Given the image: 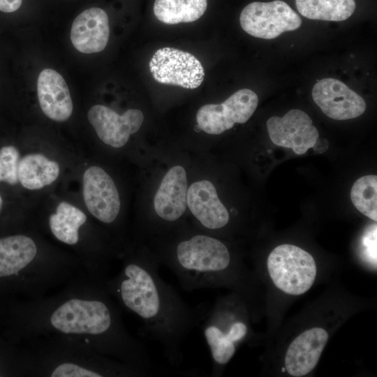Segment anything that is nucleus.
I'll return each instance as SVG.
<instances>
[{
	"instance_id": "22",
	"label": "nucleus",
	"mask_w": 377,
	"mask_h": 377,
	"mask_svg": "<svg viewBox=\"0 0 377 377\" xmlns=\"http://www.w3.org/2000/svg\"><path fill=\"white\" fill-rule=\"evenodd\" d=\"M356 209L371 220L377 221V176L365 175L357 179L350 191Z\"/></svg>"
},
{
	"instance_id": "21",
	"label": "nucleus",
	"mask_w": 377,
	"mask_h": 377,
	"mask_svg": "<svg viewBox=\"0 0 377 377\" xmlns=\"http://www.w3.org/2000/svg\"><path fill=\"white\" fill-rule=\"evenodd\" d=\"M298 12L311 20L343 21L356 7L355 0H295Z\"/></svg>"
},
{
	"instance_id": "10",
	"label": "nucleus",
	"mask_w": 377,
	"mask_h": 377,
	"mask_svg": "<svg viewBox=\"0 0 377 377\" xmlns=\"http://www.w3.org/2000/svg\"><path fill=\"white\" fill-rule=\"evenodd\" d=\"M312 98L325 115L335 120L357 118L366 110L364 100L334 78L318 81L313 87Z\"/></svg>"
},
{
	"instance_id": "13",
	"label": "nucleus",
	"mask_w": 377,
	"mask_h": 377,
	"mask_svg": "<svg viewBox=\"0 0 377 377\" xmlns=\"http://www.w3.org/2000/svg\"><path fill=\"white\" fill-rule=\"evenodd\" d=\"M187 206L205 230L215 231L226 227L230 221L228 209L218 197L212 182L203 179L188 188Z\"/></svg>"
},
{
	"instance_id": "1",
	"label": "nucleus",
	"mask_w": 377,
	"mask_h": 377,
	"mask_svg": "<svg viewBox=\"0 0 377 377\" xmlns=\"http://www.w3.org/2000/svg\"><path fill=\"white\" fill-rule=\"evenodd\" d=\"M120 273L105 288L142 322L145 336L156 341L169 363L183 361L184 338L199 323L200 313L191 308L158 274L160 263L150 249L129 254Z\"/></svg>"
},
{
	"instance_id": "17",
	"label": "nucleus",
	"mask_w": 377,
	"mask_h": 377,
	"mask_svg": "<svg viewBox=\"0 0 377 377\" xmlns=\"http://www.w3.org/2000/svg\"><path fill=\"white\" fill-rule=\"evenodd\" d=\"M38 253L35 242L29 237L16 235L0 239V278L18 275L32 269Z\"/></svg>"
},
{
	"instance_id": "25",
	"label": "nucleus",
	"mask_w": 377,
	"mask_h": 377,
	"mask_svg": "<svg viewBox=\"0 0 377 377\" xmlns=\"http://www.w3.org/2000/svg\"><path fill=\"white\" fill-rule=\"evenodd\" d=\"M365 256L373 264H376V225H372L362 239Z\"/></svg>"
},
{
	"instance_id": "26",
	"label": "nucleus",
	"mask_w": 377,
	"mask_h": 377,
	"mask_svg": "<svg viewBox=\"0 0 377 377\" xmlns=\"http://www.w3.org/2000/svg\"><path fill=\"white\" fill-rule=\"evenodd\" d=\"M22 0H0V11L13 13L20 8Z\"/></svg>"
},
{
	"instance_id": "2",
	"label": "nucleus",
	"mask_w": 377,
	"mask_h": 377,
	"mask_svg": "<svg viewBox=\"0 0 377 377\" xmlns=\"http://www.w3.org/2000/svg\"><path fill=\"white\" fill-rule=\"evenodd\" d=\"M168 240L154 243L151 251L160 265L176 275L186 291L214 287L226 281L232 258L222 241L200 232H181L173 241Z\"/></svg>"
},
{
	"instance_id": "8",
	"label": "nucleus",
	"mask_w": 377,
	"mask_h": 377,
	"mask_svg": "<svg viewBox=\"0 0 377 377\" xmlns=\"http://www.w3.org/2000/svg\"><path fill=\"white\" fill-rule=\"evenodd\" d=\"M267 128L272 142L277 146L292 149L299 155L313 148L319 138L317 128L304 111L289 110L283 117H271Z\"/></svg>"
},
{
	"instance_id": "18",
	"label": "nucleus",
	"mask_w": 377,
	"mask_h": 377,
	"mask_svg": "<svg viewBox=\"0 0 377 377\" xmlns=\"http://www.w3.org/2000/svg\"><path fill=\"white\" fill-rule=\"evenodd\" d=\"M59 172L56 161L40 154H31L20 160L18 179L25 188L37 190L53 183Z\"/></svg>"
},
{
	"instance_id": "19",
	"label": "nucleus",
	"mask_w": 377,
	"mask_h": 377,
	"mask_svg": "<svg viewBox=\"0 0 377 377\" xmlns=\"http://www.w3.org/2000/svg\"><path fill=\"white\" fill-rule=\"evenodd\" d=\"M86 221L87 216L82 211L64 201L57 205L56 212L50 215L49 226L59 241L75 245L80 239L79 230Z\"/></svg>"
},
{
	"instance_id": "5",
	"label": "nucleus",
	"mask_w": 377,
	"mask_h": 377,
	"mask_svg": "<svg viewBox=\"0 0 377 377\" xmlns=\"http://www.w3.org/2000/svg\"><path fill=\"white\" fill-rule=\"evenodd\" d=\"M242 29L249 35L263 39H273L285 31L297 29L302 20L286 2L255 1L244 8L239 16Z\"/></svg>"
},
{
	"instance_id": "23",
	"label": "nucleus",
	"mask_w": 377,
	"mask_h": 377,
	"mask_svg": "<svg viewBox=\"0 0 377 377\" xmlns=\"http://www.w3.org/2000/svg\"><path fill=\"white\" fill-rule=\"evenodd\" d=\"M52 377H102L112 376L108 370L81 363L64 362L56 365L49 373Z\"/></svg>"
},
{
	"instance_id": "16",
	"label": "nucleus",
	"mask_w": 377,
	"mask_h": 377,
	"mask_svg": "<svg viewBox=\"0 0 377 377\" xmlns=\"http://www.w3.org/2000/svg\"><path fill=\"white\" fill-rule=\"evenodd\" d=\"M37 93L40 108L50 119L56 121L67 120L73 105L68 85L55 70H43L38 77Z\"/></svg>"
},
{
	"instance_id": "15",
	"label": "nucleus",
	"mask_w": 377,
	"mask_h": 377,
	"mask_svg": "<svg viewBox=\"0 0 377 377\" xmlns=\"http://www.w3.org/2000/svg\"><path fill=\"white\" fill-rule=\"evenodd\" d=\"M328 338L326 330L320 327L306 330L296 337L285 357L288 373L295 377L310 373L316 366Z\"/></svg>"
},
{
	"instance_id": "24",
	"label": "nucleus",
	"mask_w": 377,
	"mask_h": 377,
	"mask_svg": "<svg viewBox=\"0 0 377 377\" xmlns=\"http://www.w3.org/2000/svg\"><path fill=\"white\" fill-rule=\"evenodd\" d=\"M20 153L14 146L0 149V181L14 185L18 183Z\"/></svg>"
},
{
	"instance_id": "4",
	"label": "nucleus",
	"mask_w": 377,
	"mask_h": 377,
	"mask_svg": "<svg viewBox=\"0 0 377 377\" xmlns=\"http://www.w3.org/2000/svg\"><path fill=\"white\" fill-rule=\"evenodd\" d=\"M202 331L212 358L213 374H216L233 357L237 344L246 337L248 326L221 301L205 315Z\"/></svg>"
},
{
	"instance_id": "12",
	"label": "nucleus",
	"mask_w": 377,
	"mask_h": 377,
	"mask_svg": "<svg viewBox=\"0 0 377 377\" xmlns=\"http://www.w3.org/2000/svg\"><path fill=\"white\" fill-rule=\"evenodd\" d=\"M188 182L186 170L179 165L163 176L154 198V209L163 223L177 222L187 207Z\"/></svg>"
},
{
	"instance_id": "6",
	"label": "nucleus",
	"mask_w": 377,
	"mask_h": 377,
	"mask_svg": "<svg viewBox=\"0 0 377 377\" xmlns=\"http://www.w3.org/2000/svg\"><path fill=\"white\" fill-rule=\"evenodd\" d=\"M258 96L249 89H242L220 104H206L196 114L198 128L210 135H219L235 124L246 123L257 108Z\"/></svg>"
},
{
	"instance_id": "14",
	"label": "nucleus",
	"mask_w": 377,
	"mask_h": 377,
	"mask_svg": "<svg viewBox=\"0 0 377 377\" xmlns=\"http://www.w3.org/2000/svg\"><path fill=\"white\" fill-rule=\"evenodd\" d=\"M71 40L82 53L101 52L106 47L110 27L108 16L100 8H90L81 13L73 21Z\"/></svg>"
},
{
	"instance_id": "3",
	"label": "nucleus",
	"mask_w": 377,
	"mask_h": 377,
	"mask_svg": "<svg viewBox=\"0 0 377 377\" xmlns=\"http://www.w3.org/2000/svg\"><path fill=\"white\" fill-rule=\"evenodd\" d=\"M267 268L274 285L293 295L309 290L317 272L313 256L293 244H281L274 248L268 256Z\"/></svg>"
},
{
	"instance_id": "11",
	"label": "nucleus",
	"mask_w": 377,
	"mask_h": 377,
	"mask_svg": "<svg viewBox=\"0 0 377 377\" xmlns=\"http://www.w3.org/2000/svg\"><path fill=\"white\" fill-rule=\"evenodd\" d=\"M87 118L101 141L114 148L124 146L130 135L138 131L144 121L143 113L138 109H129L119 114L102 105L92 106L88 111Z\"/></svg>"
},
{
	"instance_id": "20",
	"label": "nucleus",
	"mask_w": 377,
	"mask_h": 377,
	"mask_svg": "<svg viewBox=\"0 0 377 377\" xmlns=\"http://www.w3.org/2000/svg\"><path fill=\"white\" fill-rule=\"evenodd\" d=\"M207 0H155L154 13L163 23L176 24L196 21L206 10Z\"/></svg>"
},
{
	"instance_id": "7",
	"label": "nucleus",
	"mask_w": 377,
	"mask_h": 377,
	"mask_svg": "<svg viewBox=\"0 0 377 377\" xmlns=\"http://www.w3.org/2000/svg\"><path fill=\"white\" fill-rule=\"evenodd\" d=\"M149 66L154 79L161 84L193 89L205 77L204 68L194 55L174 47L157 50Z\"/></svg>"
},
{
	"instance_id": "27",
	"label": "nucleus",
	"mask_w": 377,
	"mask_h": 377,
	"mask_svg": "<svg viewBox=\"0 0 377 377\" xmlns=\"http://www.w3.org/2000/svg\"><path fill=\"white\" fill-rule=\"evenodd\" d=\"M2 204H3V200H2L1 196L0 195V212H1V207H2Z\"/></svg>"
},
{
	"instance_id": "9",
	"label": "nucleus",
	"mask_w": 377,
	"mask_h": 377,
	"mask_svg": "<svg viewBox=\"0 0 377 377\" xmlns=\"http://www.w3.org/2000/svg\"><path fill=\"white\" fill-rule=\"evenodd\" d=\"M83 198L89 212L101 222L113 223L120 212V198L112 177L101 168L91 166L83 175Z\"/></svg>"
}]
</instances>
